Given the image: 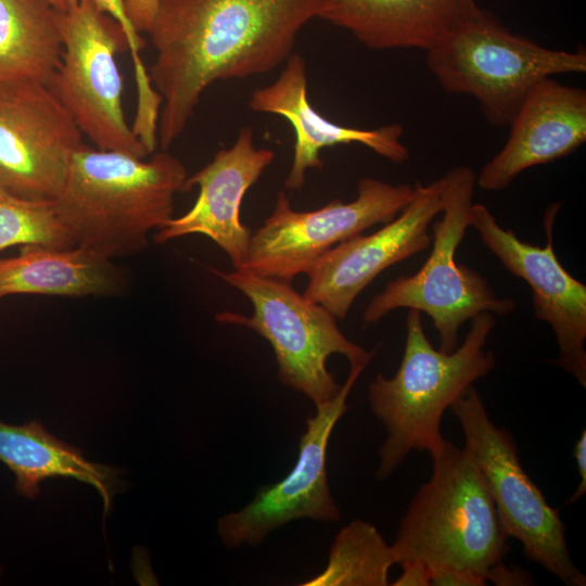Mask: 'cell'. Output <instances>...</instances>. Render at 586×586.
Wrapping results in <instances>:
<instances>
[{
	"instance_id": "6da1fadb",
	"label": "cell",
	"mask_w": 586,
	"mask_h": 586,
	"mask_svg": "<svg viewBox=\"0 0 586 586\" xmlns=\"http://www.w3.org/2000/svg\"><path fill=\"white\" fill-rule=\"evenodd\" d=\"M321 10L322 0H161L148 31L156 53L148 72L162 99V150L182 135L213 82L285 62L298 31Z\"/></svg>"
},
{
	"instance_id": "7a4b0ae2",
	"label": "cell",
	"mask_w": 586,
	"mask_h": 586,
	"mask_svg": "<svg viewBox=\"0 0 586 586\" xmlns=\"http://www.w3.org/2000/svg\"><path fill=\"white\" fill-rule=\"evenodd\" d=\"M187 178L166 150L144 161L82 143L53 203L75 246L111 259L146 247L148 234L173 217Z\"/></svg>"
},
{
	"instance_id": "3957f363",
	"label": "cell",
	"mask_w": 586,
	"mask_h": 586,
	"mask_svg": "<svg viewBox=\"0 0 586 586\" xmlns=\"http://www.w3.org/2000/svg\"><path fill=\"white\" fill-rule=\"evenodd\" d=\"M495 323L492 313L476 315L463 343L444 353L428 340L421 313L409 309L398 370L392 378L379 373L368 388L370 409L386 431L379 449V480L390 477L412 450L432 455L442 447L444 412L495 367L494 354L484 348Z\"/></svg>"
},
{
	"instance_id": "277c9868",
	"label": "cell",
	"mask_w": 586,
	"mask_h": 586,
	"mask_svg": "<svg viewBox=\"0 0 586 586\" xmlns=\"http://www.w3.org/2000/svg\"><path fill=\"white\" fill-rule=\"evenodd\" d=\"M430 456L431 477L412 497L391 545L396 564L469 570L491 582L509 546L483 476L468 450L446 440Z\"/></svg>"
},
{
	"instance_id": "5b68a950",
	"label": "cell",
	"mask_w": 586,
	"mask_h": 586,
	"mask_svg": "<svg viewBox=\"0 0 586 586\" xmlns=\"http://www.w3.org/2000/svg\"><path fill=\"white\" fill-rule=\"evenodd\" d=\"M426 53L428 67L442 88L474 98L495 126L509 125L544 78L586 72L585 49L543 47L481 9Z\"/></svg>"
},
{
	"instance_id": "8992f818",
	"label": "cell",
	"mask_w": 586,
	"mask_h": 586,
	"mask_svg": "<svg viewBox=\"0 0 586 586\" xmlns=\"http://www.w3.org/2000/svg\"><path fill=\"white\" fill-rule=\"evenodd\" d=\"M442 180L443 217L433 222L430 256L416 273L399 276L374 295L364 310L362 321L377 323L397 308L425 313L438 332V349L451 353L458 347V332L467 320L483 311L511 314L517 303L510 297H497L483 276L455 259L469 227L476 174L459 166L448 170Z\"/></svg>"
},
{
	"instance_id": "52a82bcc",
	"label": "cell",
	"mask_w": 586,
	"mask_h": 586,
	"mask_svg": "<svg viewBox=\"0 0 586 586\" xmlns=\"http://www.w3.org/2000/svg\"><path fill=\"white\" fill-rule=\"evenodd\" d=\"M211 270L253 305L250 317L224 311L216 320L246 327L264 337L273 349L282 384L304 394L316 407L334 398L342 386L327 368L331 355H343L349 366H367L372 359L373 352L349 341L339 329L336 318L300 294L290 281L244 269Z\"/></svg>"
},
{
	"instance_id": "ba28073f",
	"label": "cell",
	"mask_w": 586,
	"mask_h": 586,
	"mask_svg": "<svg viewBox=\"0 0 586 586\" xmlns=\"http://www.w3.org/2000/svg\"><path fill=\"white\" fill-rule=\"evenodd\" d=\"M464 436V448L477 466L508 537L524 556L569 586H585L575 565L559 509L551 507L523 469L511 434L493 423L472 385L449 407Z\"/></svg>"
},
{
	"instance_id": "9c48e42d",
	"label": "cell",
	"mask_w": 586,
	"mask_h": 586,
	"mask_svg": "<svg viewBox=\"0 0 586 586\" xmlns=\"http://www.w3.org/2000/svg\"><path fill=\"white\" fill-rule=\"evenodd\" d=\"M59 20L63 53L49 89L95 148L144 158L150 153L122 104L116 54L128 49L122 26L87 0L59 10Z\"/></svg>"
},
{
	"instance_id": "30bf717a",
	"label": "cell",
	"mask_w": 586,
	"mask_h": 586,
	"mask_svg": "<svg viewBox=\"0 0 586 586\" xmlns=\"http://www.w3.org/2000/svg\"><path fill=\"white\" fill-rule=\"evenodd\" d=\"M357 198L348 203L333 200L310 212H296L284 191H279L272 213L252 233L240 269L290 281L308 273L317 260L336 244L377 224L393 220L409 203L413 187L365 177Z\"/></svg>"
},
{
	"instance_id": "8fae6325",
	"label": "cell",
	"mask_w": 586,
	"mask_h": 586,
	"mask_svg": "<svg viewBox=\"0 0 586 586\" xmlns=\"http://www.w3.org/2000/svg\"><path fill=\"white\" fill-rule=\"evenodd\" d=\"M349 367L336 396L317 406L316 413L306 420L291 471L279 482L260 487L246 506L218 520L217 533L227 548L257 547L271 532L298 519L327 523L340 520L341 512L328 482V445L335 424L347 409L351 390L367 366Z\"/></svg>"
},
{
	"instance_id": "7c38bea8",
	"label": "cell",
	"mask_w": 586,
	"mask_h": 586,
	"mask_svg": "<svg viewBox=\"0 0 586 586\" xmlns=\"http://www.w3.org/2000/svg\"><path fill=\"white\" fill-rule=\"evenodd\" d=\"M81 144V131L48 86L0 85L1 190L54 200Z\"/></svg>"
},
{
	"instance_id": "4fadbf2b",
	"label": "cell",
	"mask_w": 586,
	"mask_h": 586,
	"mask_svg": "<svg viewBox=\"0 0 586 586\" xmlns=\"http://www.w3.org/2000/svg\"><path fill=\"white\" fill-rule=\"evenodd\" d=\"M558 208L551 206L545 215L547 243L543 247L504 229L483 204L472 203L468 222L504 267L528 284L534 314L550 326L558 344L553 364L586 387V285L566 271L555 253L552 232Z\"/></svg>"
},
{
	"instance_id": "5bb4252c",
	"label": "cell",
	"mask_w": 586,
	"mask_h": 586,
	"mask_svg": "<svg viewBox=\"0 0 586 586\" xmlns=\"http://www.w3.org/2000/svg\"><path fill=\"white\" fill-rule=\"evenodd\" d=\"M443 208L442 178L417 182L409 203L371 234H357L321 256L307 276L304 295L344 319L360 294L386 268L426 250L429 226Z\"/></svg>"
},
{
	"instance_id": "9a60e30c",
	"label": "cell",
	"mask_w": 586,
	"mask_h": 586,
	"mask_svg": "<svg viewBox=\"0 0 586 586\" xmlns=\"http://www.w3.org/2000/svg\"><path fill=\"white\" fill-rule=\"evenodd\" d=\"M271 149L256 148L251 126L240 129L229 149H222L202 169L186 179L182 191L198 186L200 193L192 207L171 217L154 234L156 243L203 234L229 256L234 269L245 263L252 232L241 221L240 209L246 191L272 163Z\"/></svg>"
},
{
	"instance_id": "2e32d148",
	"label": "cell",
	"mask_w": 586,
	"mask_h": 586,
	"mask_svg": "<svg viewBox=\"0 0 586 586\" xmlns=\"http://www.w3.org/2000/svg\"><path fill=\"white\" fill-rule=\"evenodd\" d=\"M509 125L505 145L476 175L483 190L506 189L525 169L575 152L586 141V92L544 78Z\"/></svg>"
},
{
	"instance_id": "e0dca14e",
	"label": "cell",
	"mask_w": 586,
	"mask_h": 586,
	"mask_svg": "<svg viewBox=\"0 0 586 586\" xmlns=\"http://www.w3.org/2000/svg\"><path fill=\"white\" fill-rule=\"evenodd\" d=\"M249 105L252 111L285 118L294 130L293 160L284 181L285 190L302 189L306 171L322 168L320 152L324 148L359 143L393 163L400 164L409 157L402 142L403 127L398 124L361 129L333 123L318 113L307 97L305 60L294 52L272 84L252 92Z\"/></svg>"
},
{
	"instance_id": "ac0fdd59",
	"label": "cell",
	"mask_w": 586,
	"mask_h": 586,
	"mask_svg": "<svg viewBox=\"0 0 586 586\" xmlns=\"http://www.w3.org/2000/svg\"><path fill=\"white\" fill-rule=\"evenodd\" d=\"M479 11L475 0H322L319 18L372 50L429 51Z\"/></svg>"
},
{
	"instance_id": "d6986e66",
	"label": "cell",
	"mask_w": 586,
	"mask_h": 586,
	"mask_svg": "<svg viewBox=\"0 0 586 586\" xmlns=\"http://www.w3.org/2000/svg\"><path fill=\"white\" fill-rule=\"evenodd\" d=\"M124 272L105 256L73 246L23 245L0 259V298L12 294L112 295L124 290Z\"/></svg>"
},
{
	"instance_id": "ffe728a7",
	"label": "cell",
	"mask_w": 586,
	"mask_h": 586,
	"mask_svg": "<svg viewBox=\"0 0 586 586\" xmlns=\"http://www.w3.org/2000/svg\"><path fill=\"white\" fill-rule=\"evenodd\" d=\"M0 461L15 476V491L36 497L39 484L51 477H69L94 487L107 513L112 498L122 485L123 471L89 461L79 449L51 435L41 422L24 425L0 421Z\"/></svg>"
},
{
	"instance_id": "44dd1931",
	"label": "cell",
	"mask_w": 586,
	"mask_h": 586,
	"mask_svg": "<svg viewBox=\"0 0 586 586\" xmlns=\"http://www.w3.org/2000/svg\"><path fill=\"white\" fill-rule=\"evenodd\" d=\"M62 53L59 10L48 0H0V85L48 86Z\"/></svg>"
},
{
	"instance_id": "7402d4cb",
	"label": "cell",
	"mask_w": 586,
	"mask_h": 586,
	"mask_svg": "<svg viewBox=\"0 0 586 586\" xmlns=\"http://www.w3.org/2000/svg\"><path fill=\"white\" fill-rule=\"evenodd\" d=\"M396 564L392 547L374 525L353 520L336 535L324 570L303 586H386Z\"/></svg>"
},
{
	"instance_id": "603a6c76",
	"label": "cell",
	"mask_w": 586,
	"mask_h": 586,
	"mask_svg": "<svg viewBox=\"0 0 586 586\" xmlns=\"http://www.w3.org/2000/svg\"><path fill=\"white\" fill-rule=\"evenodd\" d=\"M16 244L75 246L53 200L24 199L0 189V252Z\"/></svg>"
},
{
	"instance_id": "cb8c5ba5",
	"label": "cell",
	"mask_w": 586,
	"mask_h": 586,
	"mask_svg": "<svg viewBox=\"0 0 586 586\" xmlns=\"http://www.w3.org/2000/svg\"><path fill=\"white\" fill-rule=\"evenodd\" d=\"M82 0H65L66 9ZM98 9L113 17L123 28L128 50L131 55L135 79L137 87V110L135 120L140 125H151L156 122L162 105L160 94L153 88L148 68L145 67L140 52L144 47L140 34L130 23L125 9L124 0H87ZM65 9V10H66Z\"/></svg>"
},
{
	"instance_id": "d4e9b609",
	"label": "cell",
	"mask_w": 586,
	"mask_h": 586,
	"mask_svg": "<svg viewBox=\"0 0 586 586\" xmlns=\"http://www.w3.org/2000/svg\"><path fill=\"white\" fill-rule=\"evenodd\" d=\"M430 585L435 586H485L487 581L480 574L455 568L429 569Z\"/></svg>"
},
{
	"instance_id": "484cf974",
	"label": "cell",
	"mask_w": 586,
	"mask_h": 586,
	"mask_svg": "<svg viewBox=\"0 0 586 586\" xmlns=\"http://www.w3.org/2000/svg\"><path fill=\"white\" fill-rule=\"evenodd\" d=\"M128 18L135 29L148 34L157 13L161 0H124Z\"/></svg>"
},
{
	"instance_id": "4316f807",
	"label": "cell",
	"mask_w": 586,
	"mask_h": 586,
	"mask_svg": "<svg viewBox=\"0 0 586 586\" xmlns=\"http://www.w3.org/2000/svg\"><path fill=\"white\" fill-rule=\"evenodd\" d=\"M403 573L397 577L393 586H430L429 569L417 561L400 564Z\"/></svg>"
},
{
	"instance_id": "83f0119b",
	"label": "cell",
	"mask_w": 586,
	"mask_h": 586,
	"mask_svg": "<svg viewBox=\"0 0 586 586\" xmlns=\"http://www.w3.org/2000/svg\"><path fill=\"white\" fill-rule=\"evenodd\" d=\"M574 458L576 459L579 483L573 495L566 500L568 505H573L586 493V431L583 430L574 446Z\"/></svg>"
},
{
	"instance_id": "f1b7e54d",
	"label": "cell",
	"mask_w": 586,
	"mask_h": 586,
	"mask_svg": "<svg viewBox=\"0 0 586 586\" xmlns=\"http://www.w3.org/2000/svg\"><path fill=\"white\" fill-rule=\"evenodd\" d=\"M55 9L64 11L66 9L65 0H48Z\"/></svg>"
}]
</instances>
